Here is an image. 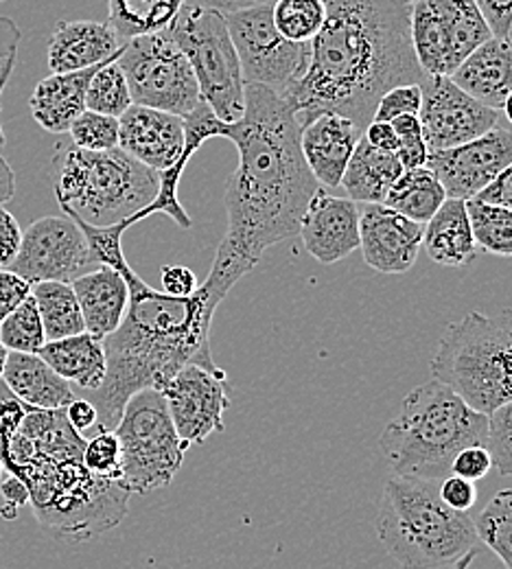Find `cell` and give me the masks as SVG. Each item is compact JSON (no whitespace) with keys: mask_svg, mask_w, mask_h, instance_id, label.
Instances as JSON below:
<instances>
[{"mask_svg":"<svg viewBox=\"0 0 512 569\" xmlns=\"http://www.w3.org/2000/svg\"><path fill=\"white\" fill-rule=\"evenodd\" d=\"M223 139L234 142L239 164L225 189L228 230L213 270L239 283L268 248L298 237L320 182L304 162L292 101L265 86L245 83L243 114Z\"/></svg>","mask_w":512,"mask_h":569,"instance_id":"6da1fadb","label":"cell"},{"mask_svg":"<svg viewBox=\"0 0 512 569\" xmlns=\"http://www.w3.org/2000/svg\"><path fill=\"white\" fill-rule=\"evenodd\" d=\"M324 24L311 40V64L288 99L300 128L331 112L367 130L383 92L421 83L425 77L412 47V4L403 0H324Z\"/></svg>","mask_w":512,"mask_h":569,"instance_id":"7a4b0ae2","label":"cell"},{"mask_svg":"<svg viewBox=\"0 0 512 569\" xmlns=\"http://www.w3.org/2000/svg\"><path fill=\"white\" fill-rule=\"evenodd\" d=\"M83 447L67 408H27L0 379V462L27 487L36 519L56 539L97 537L128 515L132 493L90 473Z\"/></svg>","mask_w":512,"mask_h":569,"instance_id":"3957f363","label":"cell"},{"mask_svg":"<svg viewBox=\"0 0 512 569\" xmlns=\"http://www.w3.org/2000/svg\"><path fill=\"white\" fill-rule=\"evenodd\" d=\"M130 305L121 327L103 338L108 359L106 379L90 390L97 408V429H114L132 395L162 386L184 366L218 368L211 356L213 316L234 287L218 272L189 298H175L147 284L134 270L128 272Z\"/></svg>","mask_w":512,"mask_h":569,"instance_id":"277c9868","label":"cell"},{"mask_svg":"<svg viewBox=\"0 0 512 569\" xmlns=\"http://www.w3.org/2000/svg\"><path fill=\"white\" fill-rule=\"evenodd\" d=\"M489 415L432 379L414 388L383 427L379 449L396 476L440 482L464 447L486 445Z\"/></svg>","mask_w":512,"mask_h":569,"instance_id":"5b68a950","label":"cell"},{"mask_svg":"<svg viewBox=\"0 0 512 569\" xmlns=\"http://www.w3.org/2000/svg\"><path fill=\"white\" fill-rule=\"evenodd\" d=\"M374 530L401 569L451 568L478 548L473 519L440 499L439 482L410 476L385 480Z\"/></svg>","mask_w":512,"mask_h":569,"instance_id":"8992f818","label":"cell"},{"mask_svg":"<svg viewBox=\"0 0 512 569\" xmlns=\"http://www.w3.org/2000/svg\"><path fill=\"white\" fill-rule=\"evenodd\" d=\"M53 169L60 209L92 226L119 223L145 209L158 193V171L121 147L86 151L73 142L58 144Z\"/></svg>","mask_w":512,"mask_h":569,"instance_id":"52a82bcc","label":"cell"},{"mask_svg":"<svg viewBox=\"0 0 512 569\" xmlns=\"http://www.w3.org/2000/svg\"><path fill=\"white\" fill-rule=\"evenodd\" d=\"M432 377L453 388L471 408L491 415L512 401V311H480L453 322L430 361Z\"/></svg>","mask_w":512,"mask_h":569,"instance_id":"ba28073f","label":"cell"},{"mask_svg":"<svg viewBox=\"0 0 512 569\" xmlns=\"http://www.w3.org/2000/svg\"><path fill=\"white\" fill-rule=\"evenodd\" d=\"M169 33L193 69L202 101L221 121H239L245 108V81L225 13L200 0H187Z\"/></svg>","mask_w":512,"mask_h":569,"instance_id":"9c48e42d","label":"cell"},{"mask_svg":"<svg viewBox=\"0 0 512 569\" xmlns=\"http://www.w3.org/2000/svg\"><path fill=\"white\" fill-rule=\"evenodd\" d=\"M121 442V485L137 496L160 491L173 482L191 447L171 421L160 390L147 388L130 397L114 427Z\"/></svg>","mask_w":512,"mask_h":569,"instance_id":"30bf717a","label":"cell"},{"mask_svg":"<svg viewBox=\"0 0 512 569\" xmlns=\"http://www.w3.org/2000/svg\"><path fill=\"white\" fill-rule=\"evenodd\" d=\"M117 62L137 106L187 117L202 101L193 69L169 29L128 40Z\"/></svg>","mask_w":512,"mask_h":569,"instance_id":"8fae6325","label":"cell"},{"mask_svg":"<svg viewBox=\"0 0 512 569\" xmlns=\"http://www.w3.org/2000/svg\"><path fill=\"white\" fill-rule=\"evenodd\" d=\"M272 4H252L225 13L245 83L265 86L288 97L311 64V42H292L279 33Z\"/></svg>","mask_w":512,"mask_h":569,"instance_id":"7c38bea8","label":"cell"},{"mask_svg":"<svg viewBox=\"0 0 512 569\" xmlns=\"http://www.w3.org/2000/svg\"><path fill=\"white\" fill-rule=\"evenodd\" d=\"M412 47L425 74L451 77L493 31L475 0H416L410 11Z\"/></svg>","mask_w":512,"mask_h":569,"instance_id":"4fadbf2b","label":"cell"},{"mask_svg":"<svg viewBox=\"0 0 512 569\" xmlns=\"http://www.w3.org/2000/svg\"><path fill=\"white\" fill-rule=\"evenodd\" d=\"M94 268L88 241L69 214L42 217L22 230V243L11 270L31 284L73 283Z\"/></svg>","mask_w":512,"mask_h":569,"instance_id":"5bb4252c","label":"cell"},{"mask_svg":"<svg viewBox=\"0 0 512 569\" xmlns=\"http://www.w3.org/2000/svg\"><path fill=\"white\" fill-rule=\"evenodd\" d=\"M160 392L184 442L202 445L209 436L225 429L223 412L230 406V395L228 375L221 368L189 363L180 368Z\"/></svg>","mask_w":512,"mask_h":569,"instance_id":"9a60e30c","label":"cell"},{"mask_svg":"<svg viewBox=\"0 0 512 569\" xmlns=\"http://www.w3.org/2000/svg\"><path fill=\"white\" fill-rule=\"evenodd\" d=\"M419 86L423 92L419 119L430 151L458 147L498 128L500 110L466 94L451 77L425 74Z\"/></svg>","mask_w":512,"mask_h":569,"instance_id":"2e32d148","label":"cell"},{"mask_svg":"<svg viewBox=\"0 0 512 569\" xmlns=\"http://www.w3.org/2000/svg\"><path fill=\"white\" fill-rule=\"evenodd\" d=\"M512 162V132L493 128L458 147L430 151L428 169L439 178L446 198L473 200Z\"/></svg>","mask_w":512,"mask_h":569,"instance_id":"e0dca14e","label":"cell"},{"mask_svg":"<svg viewBox=\"0 0 512 569\" xmlns=\"http://www.w3.org/2000/svg\"><path fill=\"white\" fill-rule=\"evenodd\" d=\"M421 248L423 223H416L385 204H367L360 209V250L374 272H410Z\"/></svg>","mask_w":512,"mask_h":569,"instance_id":"ac0fdd59","label":"cell"},{"mask_svg":"<svg viewBox=\"0 0 512 569\" xmlns=\"http://www.w3.org/2000/svg\"><path fill=\"white\" fill-rule=\"evenodd\" d=\"M307 252L324 266L351 257L360 248V207L351 198H340L318 189L300 221Z\"/></svg>","mask_w":512,"mask_h":569,"instance_id":"d6986e66","label":"cell"},{"mask_svg":"<svg viewBox=\"0 0 512 569\" xmlns=\"http://www.w3.org/2000/svg\"><path fill=\"white\" fill-rule=\"evenodd\" d=\"M119 147L153 171L169 169L184 147V121L178 114L130 106L119 117Z\"/></svg>","mask_w":512,"mask_h":569,"instance_id":"ffe728a7","label":"cell"},{"mask_svg":"<svg viewBox=\"0 0 512 569\" xmlns=\"http://www.w3.org/2000/svg\"><path fill=\"white\" fill-rule=\"evenodd\" d=\"M182 121H184V147H182V153L178 156V160L169 169L158 171V193L147 204L145 209H141L139 213L128 217L130 228L134 223L143 221L147 217H151V214H167V217H171L184 230H189L193 226V219L189 217V213L184 211V207L178 200V187H180L182 173H184L189 160L198 153V149L204 142L211 141L215 137H221V139L225 137L228 123L221 121L220 117L204 101H200L193 112L182 117Z\"/></svg>","mask_w":512,"mask_h":569,"instance_id":"44dd1931","label":"cell"},{"mask_svg":"<svg viewBox=\"0 0 512 569\" xmlns=\"http://www.w3.org/2000/svg\"><path fill=\"white\" fill-rule=\"evenodd\" d=\"M364 130L340 114H318L300 128V149L313 178L327 187L338 189L342 184L349 160L358 147Z\"/></svg>","mask_w":512,"mask_h":569,"instance_id":"7402d4cb","label":"cell"},{"mask_svg":"<svg viewBox=\"0 0 512 569\" xmlns=\"http://www.w3.org/2000/svg\"><path fill=\"white\" fill-rule=\"evenodd\" d=\"M123 44L108 22L60 20L49 38V71L73 72L99 67L117 58Z\"/></svg>","mask_w":512,"mask_h":569,"instance_id":"603a6c76","label":"cell"},{"mask_svg":"<svg viewBox=\"0 0 512 569\" xmlns=\"http://www.w3.org/2000/svg\"><path fill=\"white\" fill-rule=\"evenodd\" d=\"M451 81L466 94L500 110L512 90V42L509 38H489L455 71Z\"/></svg>","mask_w":512,"mask_h":569,"instance_id":"cb8c5ba5","label":"cell"},{"mask_svg":"<svg viewBox=\"0 0 512 569\" xmlns=\"http://www.w3.org/2000/svg\"><path fill=\"white\" fill-rule=\"evenodd\" d=\"M71 284L83 316L86 333L103 340L121 327L130 305V287L117 270L99 266Z\"/></svg>","mask_w":512,"mask_h":569,"instance_id":"d4e9b609","label":"cell"},{"mask_svg":"<svg viewBox=\"0 0 512 569\" xmlns=\"http://www.w3.org/2000/svg\"><path fill=\"white\" fill-rule=\"evenodd\" d=\"M0 379L27 408L64 410L77 399L69 381L33 353L9 351Z\"/></svg>","mask_w":512,"mask_h":569,"instance_id":"484cf974","label":"cell"},{"mask_svg":"<svg viewBox=\"0 0 512 569\" xmlns=\"http://www.w3.org/2000/svg\"><path fill=\"white\" fill-rule=\"evenodd\" d=\"M99 67L44 77L29 99L36 123L51 134H69L74 119L86 110V90Z\"/></svg>","mask_w":512,"mask_h":569,"instance_id":"4316f807","label":"cell"},{"mask_svg":"<svg viewBox=\"0 0 512 569\" xmlns=\"http://www.w3.org/2000/svg\"><path fill=\"white\" fill-rule=\"evenodd\" d=\"M428 257L442 268H464L475 261L478 243L464 200L446 198L434 217L423 226Z\"/></svg>","mask_w":512,"mask_h":569,"instance_id":"83f0119b","label":"cell"},{"mask_svg":"<svg viewBox=\"0 0 512 569\" xmlns=\"http://www.w3.org/2000/svg\"><path fill=\"white\" fill-rule=\"evenodd\" d=\"M403 171L405 169L396 153L381 151L362 137L349 160L340 187L353 202L381 204Z\"/></svg>","mask_w":512,"mask_h":569,"instance_id":"f1b7e54d","label":"cell"},{"mask_svg":"<svg viewBox=\"0 0 512 569\" xmlns=\"http://www.w3.org/2000/svg\"><path fill=\"white\" fill-rule=\"evenodd\" d=\"M38 356L42 357L69 383L73 381L88 392L97 390L106 379L108 359H106L103 340L86 331L62 340H49Z\"/></svg>","mask_w":512,"mask_h":569,"instance_id":"f546056e","label":"cell"},{"mask_svg":"<svg viewBox=\"0 0 512 569\" xmlns=\"http://www.w3.org/2000/svg\"><path fill=\"white\" fill-rule=\"evenodd\" d=\"M444 200H446V193L439 178L434 176V171L428 167H416V169H405L399 176V180L392 184V189L388 191L381 204L425 226L442 207Z\"/></svg>","mask_w":512,"mask_h":569,"instance_id":"4dcf8cb0","label":"cell"},{"mask_svg":"<svg viewBox=\"0 0 512 569\" xmlns=\"http://www.w3.org/2000/svg\"><path fill=\"white\" fill-rule=\"evenodd\" d=\"M187 0H108V24L128 42L171 27Z\"/></svg>","mask_w":512,"mask_h":569,"instance_id":"1f68e13d","label":"cell"},{"mask_svg":"<svg viewBox=\"0 0 512 569\" xmlns=\"http://www.w3.org/2000/svg\"><path fill=\"white\" fill-rule=\"evenodd\" d=\"M31 296L38 305L47 342L62 340L86 331L73 284L62 283V281L36 283Z\"/></svg>","mask_w":512,"mask_h":569,"instance_id":"d6a6232c","label":"cell"},{"mask_svg":"<svg viewBox=\"0 0 512 569\" xmlns=\"http://www.w3.org/2000/svg\"><path fill=\"white\" fill-rule=\"evenodd\" d=\"M478 250L495 257H512V209L466 200Z\"/></svg>","mask_w":512,"mask_h":569,"instance_id":"836d02e7","label":"cell"},{"mask_svg":"<svg viewBox=\"0 0 512 569\" xmlns=\"http://www.w3.org/2000/svg\"><path fill=\"white\" fill-rule=\"evenodd\" d=\"M473 523L478 541L495 552L504 568L512 569V489H504L489 499Z\"/></svg>","mask_w":512,"mask_h":569,"instance_id":"e575fe53","label":"cell"},{"mask_svg":"<svg viewBox=\"0 0 512 569\" xmlns=\"http://www.w3.org/2000/svg\"><path fill=\"white\" fill-rule=\"evenodd\" d=\"M117 58L103 62L92 74L86 90V110L119 119L130 106H134V101L130 94L126 72L121 71Z\"/></svg>","mask_w":512,"mask_h":569,"instance_id":"d590c367","label":"cell"},{"mask_svg":"<svg viewBox=\"0 0 512 569\" xmlns=\"http://www.w3.org/2000/svg\"><path fill=\"white\" fill-rule=\"evenodd\" d=\"M0 342L7 351L13 353L38 356L42 351V347L47 345V336L33 296H29L0 322Z\"/></svg>","mask_w":512,"mask_h":569,"instance_id":"8d00e7d4","label":"cell"},{"mask_svg":"<svg viewBox=\"0 0 512 569\" xmlns=\"http://www.w3.org/2000/svg\"><path fill=\"white\" fill-rule=\"evenodd\" d=\"M272 18L281 36L292 42H311L327 18L324 0H274Z\"/></svg>","mask_w":512,"mask_h":569,"instance_id":"74e56055","label":"cell"},{"mask_svg":"<svg viewBox=\"0 0 512 569\" xmlns=\"http://www.w3.org/2000/svg\"><path fill=\"white\" fill-rule=\"evenodd\" d=\"M67 214L81 228L94 266H108V268L117 270L121 277L132 272V266L128 263L126 252H123V234L130 228L128 219L112 223V226H92V223H86L83 219H79L77 214Z\"/></svg>","mask_w":512,"mask_h":569,"instance_id":"f35d334b","label":"cell"},{"mask_svg":"<svg viewBox=\"0 0 512 569\" xmlns=\"http://www.w3.org/2000/svg\"><path fill=\"white\" fill-rule=\"evenodd\" d=\"M83 465L97 478L121 482L123 478L121 442L114 429H97V433L90 440H86Z\"/></svg>","mask_w":512,"mask_h":569,"instance_id":"ab89813d","label":"cell"},{"mask_svg":"<svg viewBox=\"0 0 512 569\" xmlns=\"http://www.w3.org/2000/svg\"><path fill=\"white\" fill-rule=\"evenodd\" d=\"M71 142L86 151H106L119 147V119L83 110L69 130Z\"/></svg>","mask_w":512,"mask_h":569,"instance_id":"60d3db41","label":"cell"},{"mask_svg":"<svg viewBox=\"0 0 512 569\" xmlns=\"http://www.w3.org/2000/svg\"><path fill=\"white\" fill-rule=\"evenodd\" d=\"M486 449L500 476L512 478V401L502 403L489 415Z\"/></svg>","mask_w":512,"mask_h":569,"instance_id":"b9f144b4","label":"cell"},{"mask_svg":"<svg viewBox=\"0 0 512 569\" xmlns=\"http://www.w3.org/2000/svg\"><path fill=\"white\" fill-rule=\"evenodd\" d=\"M396 139H399V149H396V158L401 160L403 169H416V167H425L428 164V156H430V147L425 142L423 134V126L419 114H408V117H399L394 121H390Z\"/></svg>","mask_w":512,"mask_h":569,"instance_id":"7bdbcfd3","label":"cell"},{"mask_svg":"<svg viewBox=\"0 0 512 569\" xmlns=\"http://www.w3.org/2000/svg\"><path fill=\"white\" fill-rule=\"evenodd\" d=\"M423 103V92L419 83H405V86H394L388 92L381 94L372 121H394L399 117L408 114H419Z\"/></svg>","mask_w":512,"mask_h":569,"instance_id":"ee69618b","label":"cell"},{"mask_svg":"<svg viewBox=\"0 0 512 569\" xmlns=\"http://www.w3.org/2000/svg\"><path fill=\"white\" fill-rule=\"evenodd\" d=\"M493 469V458L491 451L486 449V445H471L464 447L462 451H458V456L451 462V473L460 476L464 480L478 482L482 478H486Z\"/></svg>","mask_w":512,"mask_h":569,"instance_id":"f6af8a7d","label":"cell"},{"mask_svg":"<svg viewBox=\"0 0 512 569\" xmlns=\"http://www.w3.org/2000/svg\"><path fill=\"white\" fill-rule=\"evenodd\" d=\"M439 496L449 508L466 512L478 501V489H475V482L451 473L444 480H440Z\"/></svg>","mask_w":512,"mask_h":569,"instance_id":"bcb514c9","label":"cell"},{"mask_svg":"<svg viewBox=\"0 0 512 569\" xmlns=\"http://www.w3.org/2000/svg\"><path fill=\"white\" fill-rule=\"evenodd\" d=\"M31 291H33V284L24 281L13 270H2L0 268V322L16 307H20L31 296Z\"/></svg>","mask_w":512,"mask_h":569,"instance_id":"7dc6e473","label":"cell"},{"mask_svg":"<svg viewBox=\"0 0 512 569\" xmlns=\"http://www.w3.org/2000/svg\"><path fill=\"white\" fill-rule=\"evenodd\" d=\"M22 243V228L18 219L0 207V268H11Z\"/></svg>","mask_w":512,"mask_h":569,"instance_id":"c3c4849f","label":"cell"},{"mask_svg":"<svg viewBox=\"0 0 512 569\" xmlns=\"http://www.w3.org/2000/svg\"><path fill=\"white\" fill-rule=\"evenodd\" d=\"M160 281H162V291L175 298H189L198 291V277L184 268V266H167L160 272Z\"/></svg>","mask_w":512,"mask_h":569,"instance_id":"681fc988","label":"cell"},{"mask_svg":"<svg viewBox=\"0 0 512 569\" xmlns=\"http://www.w3.org/2000/svg\"><path fill=\"white\" fill-rule=\"evenodd\" d=\"M493 36L509 38L512 27V0H475Z\"/></svg>","mask_w":512,"mask_h":569,"instance_id":"f907efd6","label":"cell"},{"mask_svg":"<svg viewBox=\"0 0 512 569\" xmlns=\"http://www.w3.org/2000/svg\"><path fill=\"white\" fill-rule=\"evenodd\" d=\"M475 198L486 202V204H498V207L512 209V162Z\"/></svg>","mask_w":512,"mask_h":569,"instance_id":"816d5d0a","label":"cell"},{"mask_svg":"<svg viewBox=\"0 0 512 569\" xmlns=\"http://www.w3.org/2000/svg\"><path fill=\"white\" fill-rule=\"evenodd\" d=\"M364 139H367L372 147L381 149V151L396 153V149H399L396 132H394L392 123H385V121H370L367 130H364Z\"/></svg>","mask_w":512,"mask_h":569,"instance_id":"f5cc1de1","label":"cell"},{"mask_svg":"<svg viewBox=\"0 0 512 569\" xmlns=\"http://www.w3.org/2000/svg\"><path fill=\"white\" fill-rule=\"evenodd\" d=\"M67 415H69V421L77 431H86L90 427H97V421H99L97 408L88 399H74L73 403L67 408Z\"/></svg>","mask_w":512,"mask_h":569,"instance_id":"db71d44e","label":"cell"},{"mask_svg":"<svg viewBox=\"0 0 512 569\" xmlns=\"http://www.w3.org/2000/svg\"><path fill=\"white\" fill-rule=\"evenodd\" d=\"M2 498L7 501V506L18 510L20 506L29 503V491H27V487L18 478L11 476L7 482H2Z\"/></svg>","mask_w":512,"mask_h":569,"instance_id":"11a10c76","label":"cell"},{"mask_svg":"<svg viewBox=\"0 0 512 569\" xmlns=\"http://www.w3.org/2000/svg\"><path fill=\"white\" fill-rule=\"evenodd\" d=\"M16 196V173L9 162L0 156V207H4Z\"/></svg>","mask_w":512,"mask_h":569,"instance_id":"9f6ffc18","label":"cell"},{"mask_svg":"<svg viewBox=\"0 0 512 569\" xmlns=\"http://www.w3.org/2000/svg\"><path fill=\"white\" fill-rule=\"evenodd\" d=\"M213 9H220L223 13L243 9V7H252V4H263V2H274V0H200Z\"/></svg>","mask_w":512,"mask_h":569,"instance_id":"6f0895ef","label":"cell"},{"mask_svg":"<svg viewBox=\"0 0 512 569\" xmlns=\"http://www.w3.org/2000/svg\"><path fill=\"white\" fill-rule=\"evenodd\" d=\"M13 64H16V49H11L9 51V56H7V60H4V67H2V71H0V99H2V92H4V86H7V81H9V74L13 71ZM0 110H2V106H0ZM4 132H2V128H0V149L4 147Z\"/></svg>","mask_w":512,"mask_h":569,"instance_id":"680465c9","label":"cell"},{"mask_svg":"<svg viewBox=\"0 0 512 569\" xmlns=\"http://www.w3.org/2000/svg\"><path fill=\"white\" fill-rule=\"evenodd\" d=\"M475 557H478V548L475 550H471V552H466L455 566H451L453 569H469L471 568V563L475 561Z\"/></svg>","mask_w":512,"mask_h":569,"instance_id":"91938a15","label":"cell"},{"mask_svg":"<svg viewBox=\"0 0 512 569\" xmlns=\"http://www.w3.org/2000/svg\"><path fill=\"white\" fill-rule=\"evenodd\" d=\"M502 112H504V117H506V119L512 123V90L509 92V97H506L504 106H502Z\"/></svg>","mask_w":512,"mask_h":569,"instance_id":"94428289","label":"cell"},{"mask_svg":"<svg viewBox=\"0 0 512 569\" xmlns=\"http://www.w3.org/2000/svg\"><path fill=\"white\" fill-rule=\"evenodd\" d=\"M7 356H9V351L4 349V345L0 342V375H2V368H4V361H7Z\"/></svg>","mask_w":512,"mask_h":569,"instance_id":"6125c7cd","label":"cell"},{"mask_svg":"<svg viewBox=\"0 0 512 569\" xmlns=\"http://www.w3.org/2000/svg\"><path fill=\"white\" fill-rule=\"evenodd\" d=\"M2 473H4V467H2V462H0V480H2Z\"/></svg>","mask_w":512,"mask_h":569,"instance_id":"be15d7a7","label":"cell"},{"mask_svg":"<svg viewBox=\"0 0 512 569\" xmlns=\"http://www.w3.org/2000/svg\"><path fill=\"white\" fill-rule=\"evenodd\" d=\"M403 2H410V4H412V2H416V0H403Z\"/></svg>","mask_w":512,"mask_h":569,"instance_id":"e7e4bbea","label":"cell"},{"mask_svg":"<svg viewBox=\"0 0 512 569\" xmlns=\"http://www.w3.org/2000/svg\"><path fill=\"white\" fill-rule=\"evenodd\" d=\"M509 40L512 42V27H511V33H509Z\"/></svg>","mask_w":512,"mask_h":569,"instance_id":"03108f58","label":"cell"},{"mask_svg":"<svg viewBox=\"0 0 512 569\" xmlns=\"http://www.w3.org/2000/svg\"><path fill=\"white\" fill-rule=\"evenodd\" d=\"M0 2H4V0H0Z\"/></svg>","mask_w":512,"mask_h":569,"instance_id":"003e7915","label":"cell"}]
</instances>
